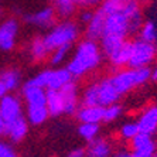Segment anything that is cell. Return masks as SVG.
I'll use <instances>...</instances> for the list:
<instances>
[{
  "label": "cell",
  "mask_w": 157,
  "mask_h": 157,
  "mask_svg": "<svg viewBox=\"0 0 157 157\" xmlns=\"http://www.w3.org/2000/svg\"><path fill=\"white\" fill-rule=\"evenodd\" d=\"M103 59V54L98 41L86 38L79 41L71 58L67 61V70L71 72L74 79L84 78L94 72Z\"/></svg>",
  "instance_id": "6da1fadb"
},
{
  "label": "cell",
  "mask_w": 157,
  "mask_h": 157,
  "mask_svg": "<svg viewBox=\"0 0 157 157\" xmlns=\"http://www.w3.org/2000/svg\"><path fill=\"white\" fill-rule=\"evenodd\" d=\"M21 95L26 103V117L30 124L40 126L45 123L50 117L47 109V89L24 84L21 88Z\"/></svg>",
  "instance_id": "7a4b0ae2"
},
{
  "label": "cell",
  "mask_w": 157,
  "mask_h": 157,
  "mask_svg": "<svg viewBox=\"0 0 157 157\" xmlns=\"http://www.w3.org/2000/svg\"><path fill=\"white\" fill-rule=\"evenodd\" d=\"M109 78L117 92L122 96H124L130 91L143 86L149 81H151V68L150 67H143V68L124 67L121 70H116Z\"/></svg>",
  "instance_id": "3957f363"
},
{
  "label": "cell",
  "mask_w": 157,
  "mask_h": 157,
  "mask_svg": "<svg viewBox=\"0 0 157 157\" xmlns=\"http://www.w3.org/2000/svg\"><path fill=\"white\" fill-rule=\"evenodd\" d=\"M81 29L75 21L70 18H62V21L55 23L51 29L44 34V41L50 48V51L64 45H74L79 40Z\"/></svg>",
  "instance_id": "277c9868"
},
{
  "label": "cell",
  "mask_w": 157,
  "mask_h": 157,
  "mask_svg": "<svg viewBox=\"0 0 157 157\" xmlns=\"http://www.w3.org/2000/svg\"><path fill=\"white\" fill-rule=\"evenodd\" d=\"M157 59V44L149 43L142 38H136L132 41L130 47V59L129 65L132 68H143L151 67Z\"/></svg>",
  "instance_id": "5b68a950"
},
{
  "label": "cell",
  "mask_w": 157,
  "mask_h": 157,
  "mask_svg": "<svg viewBox=\"0 0 157 157\" xmlns=\"http://www.w3.org/2000/svg\"><path fill=\"white\" fill-rule=\"evenodd\" d=\"M20 24L14 17L4 18L0 21V51L9 52L14 50L18 38Z\"/></svg>",
  "instance_id": "8992f818"
},
{
  "label": "cell",
  "mask_w": 157,
  "mask_h": 157,
  "mask_svg": "<svg viewBox=\"0 0 157 157\" xmlns=\"http://www.w3.org/2000/svg\"><path fill=\"white\" fill-rule=\"evenodd\" d=\"M57 17L58 16L52 9V6H47V7L38 9V10L33 11V13L26 14L23 17V20L29 26L37 27V29L41 30H48L57 23Z\"/></svg>",
  "instance_id": "52a82bcc"
},
{
  "label": "cell",
  "mask_w": 157,
  "mask_h": 157,
  "mask_svg": "<svg viewBox=\"0 0 157 157\" xmlns=\"http://www.w3.org/2000/svg\"><path fill=\"white\" fill-rule=\"evenodd\" d=\"M62 95V101H64V115H75L78 108L81 105L79 99V86L75 82V79L70 81L67 85L59 89Z\"/></svg>",
  "instance_id": "ba28073f"
},
{
  "label": "cell",
  "mask_w": 157,
  "mask_h": 157,
  "mask_svg": "<svg viewBox=\"0 0 157 157\" xmlns=\"http://www.w3.org/2000/svg\"><path fill=\"white\" fill-rule=\"evenodd\" d=\"M156 150L157 144L153 136L147 135V133L140 132L136 137L130 140V153L136 157H153Z\"/></svg>",
  "instance_id": "9c48e42d"
},
{
  "label": "cell",
  "mask_w": 157,
  "mask_h": 157,
  "mask_svg": "<svg viewBox=\"0 0 157 157\" xmlns=\"http://www.w3.org/2000/svg\"><path fill=\"white\" fill-rule=\"evenodd\" d=\"M0 112H2L6 122H10L13 119H17V117L26 115L24 109H23L21 99L10 92L0 99Z\"/></svg>",
  "instance_id": "30bf717a"
},
{
  "label": "cell",
  "mask_w": 157,
  "mask_h": 157,
  "mask_svg": "<svg viewBox=\"0 0 157 157\" xmlns=\"http://www.w3.org/2000/svg\"><path fill=\"white\" fill-rule=\"evenodd\" d=\"M29 128H30L29 121H27L26 115H23V116L17 117V119L6 122L3 135L7 136L11 143H18L26 139L27 133H29Z\"/></svg>",
  "instance_id": "8fae6325"
},
{
  "label": "cell",
  "mask_w": 157,
  "mask_h": 157,
  "mask_svg": "<svg viewBox=\"0 0 157 157\" xmlns=\"http://www.w3.org/2000/svg\"><path fill=\"white\" fill-rule=\"evenodd\" d=\"M96 86H98V103L101 106H108L121 101L122 95L117 92L109 77L96 81Z\"/></svg>",
  "instance_id": "7c38bea8"
},
{
  "label": "cell",
  "mask_w": 157,
  "mask_h": 157,
  "mask_svg": "<svg viewBox=\"0 0 157 157\" xmlns=\"http://www.w3.org/2000/svg\"><path fill=\"white\" fill-rule=\"evenodd\" d=\"M105 106L101 105H79L75 117L79 123H102Z\"/></svg>",
  "instance_id": "4fadbf2b"
},
{
  "label": "cell",
  "mask_w": 157,
  "mask_h": 157,
  "mask_svg": "<svg viewBox=\"0 0 157 157\" xmlns=\"http://www.w3.org/2000/svg\"><path fill=\"white\" fill-rule=\"evenodd\" d=\"M105 18H106V14L99 7L96 10H94V14H92L91 20L85 24V37L91 38V40L99 41V38L103 34Z\"/></svg>",
  "instance_id": "5bb4252c"
},
{
  "label": "cell",
  "mask_w": 157,
  "mask_h": 157,
  "mask_svg": "<svg viewBox=\"0 0 157 157\" xmlns=\"http://www.w3.org/2000/svg\"><path fill=\"white\" fill-rule=\"evenodd\" d=\"M136 122L139 124L142 133L154 136L157 133V105H150L146 109H143Z\"/></svg>",
  "instance_id": "9a60e30c"
},
{
  "label": "cell",
  "mask_w": 157,
  "mask_h": 157,
  "mask_svg": "<svg viewBox=\"0 0 157 157\" xmlns=\"http://www.w3.org/2000/svg\"><path fill=\"white\" fill-rule=\"evenodd\" d=\"M27 51L31 61L34 62H41L45 61V59L50 57V48L47 47V44L44 41L43 36H36L31 38V41L29 43V47H27Z\"/></svg>",
  "instance_id": "2e32d148"
},
{
  "label": "cell",
  "mask_w": 157,
  "mask_h": 157,
  "mask_svg": "<svg viewBox=\"0 0 157 157\" xmlns=\"http://www.w3.org/2000/svg\"><path fill=\"white\" fill-rule=\"evenodd\" d=\"M72 75L67 67L61 68V67H55L54 70H48V84L47 89H61L64 85H67L70 81H72Z\"/></svg>",
  "instance_id": "e0dca14e"
},
{
  "label": "cell",
  "mask_w": 157,
  "mask_h": 157,
  "mask_svg": "<svg viewBox=\"0 0 157 157\" xmlns=\"http://www.w3.org/2000/svg\"><path fill=\"white\" fill-rule=\"evenodd\" d=\"M130 47L132 41H124L119 48H116L109 57H106V59L109 61V64L116 70H121L129 65V59H130Z\"/></svg>",
  "instance_id": "ac0fdd59"
},
{
  "label": "cell",
  "mask_w": 157,
  "mask_h": 157,
  "mask_svg": "<svg viewBox=\"0 0 157 157\" xmlns=\"http://www.w3.org/2000/svg\"><path fill=\"white\" fill-rule=\"evenodd\" d=\"M85 153H86V157H110L112 146L103 137H95L91 142H88Z\"/></svg>",
  "instance_id": "d6986e66"
},
{
  "label": "cell",
  "mask_w": 157,
  "mask_h": 157,
  "mask_svg": "<svg viewBox=\"0 0 157 157\" xmlns=\"http://www.w3.org/2000/svg\"><path fill=\"white\" fill-rule=\"evenodd\" d=\"M51 3L58 17L70 18L75 14L77 9L84 4V0H51Z\"/></svg>",
  "instance_id": "ffe728a7"
},
{
  "label": "cell",
  "mask_w": 157,
  "mask_h": 157,
  "mask_svg": "<svg viewBox=\"0 0 157 157\" xmlns=\"http://www.w3.org/2000/svg\"><path fill=\"white\" fill-rule=\"evenodd\" d=\"M47 109L51 117L64 115V101L59 89H47Z\"/></svg>",
  "instance_id": "44dd1931"
},
{
  "label": "cell",
  "mask_w": 157,
  "mask_h": 157,
  "mask_svg": "<svg viewBox=\"0 0 157 157\" xmlns=\"http://www.w3.org/2000/svg\"><path fill=\"white\" fill-rule=\"evenodd\" d=\"M0 77L3 79L4 85L7 86L9 92H14L21 86V72L17 68H6L0 71Z\"/></svg>",
  "instance_id": "7402d4cb"
},
{
  "label": "cell",
  "mask_w": 157,
  "mask_h": 157,
  "mask_svg": "<svg viewBox=\"0 0 157 157\" xmlns=\"http://www.w3.org/2000/svg\"><path fill=\"white\" fill-rule=\"evenodd\" d=\"M71 48H72V45H64V47H58V48H55V50H52L50 52V57H48L50 64L52 67H59L61 64L67 62L68 58H70Z\"/></svg>",
  "instance_id": "603a6c76"
},
{
  "label": "cell",
  "mask_w": 157,
  "mask_h": 157,
  "mask_svg": "<svg viewBox=\"0 0 157 157\" xmlns=\"http://www.w3.org/2000/svg\"><path fill=\"white\" fill-rule=\"evenodd\" d=\"M137 34H139V38H142V40L157 44V26H156V23L151 21V20L143 21Z\"/></svg>",
  "instance_id": "cb8c5ba5"
},
{
  "label": "cell",
  "mask_w": 157,
  "mask_h": 157,
  "mask_svg": "<svg viewBox=\"0 0 157 157\" xmlns=\"http://www.w3.org/2000/svg\"><path fill=\"white\" fill-rule=\"evenodd\" d=\"M101 126L99 123H79L78 126V135L86 142H91L92 139L98 137Z\"/></svg>",
  "instance_id": "d4e9b609"
},
{
  "label": "cell",
  "mask_w": 157,
  "mask_h": 157,
  "mask_svg": "<svg viewBox=\"0 0 157 157\" xmlns=\"http://www.w3.org/2000/svg\"><path fill=\"white\" fill-rule=\"evenodd\" d=\"M122 115H123V106L119 102L108 105L105 106V110H103V122L105 123L116 122L119 117H122Z\"/></svg>",
  "instance_id": "484cf974"
},
{
  "label": "cell",
  "mask_w": 157,
  "mask_h": 157,
  "mask_svg": "<svg viewBox=\"0 0 157 157\" xmlns=\"http://www.w3.org/2000/svg\"><path fill=\"white\" fill-rule=\"evenodd\" d=\"M139 133H140V128H139V124H137L136 121L124 122V123L121 126V130H119L121 137L123 140H128V142H130V140L133 139V137H136Z\"/></svg>",
  "instance_id": "4316f807"
},
{
  "label": "cell",
  "mask_w": 157,
  "mask_h": 157,
  "mask_svg": "<svg viewBox=\"0 0 157 157\" xmlns=\"http://www.w3.org/2000/svg\"><path fill=\"white\" fill-rule=\"evenodd\" d=\"M27 84L34 85V86L43 88V89H47V84H48V70L40 71L38 74H36L33 78H30L27 81Z\"/></svg>",
  "instance_id": "83f0119b"
},
{
  "label": "cell",
  "mask_w": 157,
  "mask_h": 157,
  "mask_svg": "<svg viewBox=\"0 0 157 157\" xmlns=\"http://www.w3.org/2000/svg\"><path fill=\"white\" fill-rule=\"evenodd\" d=\"M0 157H18V154L11 147V144L0 142Z\"/></svg>",
  "instance_id": "f1b7e54d"
},
{
  "label": "cell",
  "mask_w": 157,
  "mask_h": 157,
  "mask_svg": "<svg viewBox=\"0 0 157 157\" xmlns=\"http://www.w3.org/2000/svg\"><path fill=\"white\" fill-rule=\"evenodd\" d=\"M92 14H94V11H92L91 9H86V7H85V10L79 13V21L82 23V24H86V23L91 20Z\"/></svg>",
  "instance_id": "f546056e"
},
{
  "label": "cell",
  "mask_w": 157,
  "mask_h": 157,
  "mask_svg": "<svg viewBox=\"0 0 157 157\" xmlns=\"http://www.w3.org/2000/svg\"><path fill=\"white\" fill-rule=\"evenodd\" d=\"M65 157H86V153H85V149L78 147V149H74L72 151H70Z\"/></svg>",
  "instance_id": "4dcf8cb0"
},
{
  "label": "cell",
  "mask_w": 157,
  "mask_h": 157,
  "mask_svg": "<svg viewBox=\"0 0 157 157\" xmlns=\"http://www.w3.org/2000/svg\"><path fill=\"white\" fill-rule=\"evenodd\" d=\"M102 2H103V0H84V4H82V7H86V9L99 7Z\"/></svg>",
  "instance_id": "1f68e13d"
},
{
  "label": "cell",
  "mask_w": 157,
  "mask_h": 157,
  "mask_svg": "<svg viewBox=\"0 0 157 157\" xmlns=\"http://www.w3.org/2000/svg\"><path fill=\"white\" fill-rule=\"evenodd\" d=\"M7 94H9V89H7V86L4 85L3 79H2V77H0V99L3 98L4 95H7Z\"/></svg>",
  "instance_id": "d6a6232c"
},
{
  "label": "cell",
  "mask_w": 157,
  "mask_h": 157,
  "mask_svg": "<svg viewBox=\"0 0 157 157\" xmlns=\"http://www.w3.org/2000/svg\"><path fill=\"white\" fill-rule=\"evenodd\" d=\"M151 81H157V59L154 61V67L151 68Z\"/></svg>",
  "instance_id": "836d02e7"
},
{
  "label": "cell",
  "mask_w": 157,
  "mask_h": 157,
  "mask_svg": "<svg viewBox=\"0 0 157 157\" xmlns=\"http://www.w3.org/2000/svg\"><path fill=\"white\" fill-rule=\"evenodd\" d=\"M4 124H6V121H4L3 115L0 112V135H3V130H4Z\"/></svg>",
  "instance_id": "e575fe53"
},
{
  "label": "cell",
  "mask_w": 157,
  "mask_h": 157,
  "mask_svg": "<svg viewBox=\"0 0 157 157\" xmlns=\"http://www.w3.org/2000/svg\"><path fill=\"white\" fill-rule=\"evenodd\" d=\"M115 157H136V156H133V154H132L130 151H122V153L116 154Z\"/></svg>",
  "instance_id": "d590c367"
},
{
  "label": "cell",
  "mask_w": 157,
  "mask_h": 157,
  "mask_svg": "<svg viewBox=\"0 0 157 157\" xmlns=\"http://www.w3.org/2000/svg\"><path fill=\"white\" fill-rule=\"evenodd\" d=\"M153 157H157V150H156V153H154V154H153Z\"/></svg>",
  "instance_id": "8d00e7d4"
},
{
  "label": "cell",
  "mask_w": 157,
  "mask_h": 157,
  "mask_svg": "<svg viewBox=\"0 0 157 157\" xmlns=\"http://www.w3.org/2000/svg\"><path fill=\"white\" fill-rule=\"evenodd\" d=\"M0 16H2V7H0Z\"/></svg>",
  "instance_id": "74e56055"
},
{
  "label": "cell",
  "mask_w": 157,
  "mask_h": 157,
  "mask_svg": "<svg viewBox=\"0 0 157 157\" xmlns=\"http://www.w3.org/2000/svg\"><path fill=\"white\" fill-rule=\"evenodd\" d=\"M136 2H140V0H136Z\"/></svg>",
  "instance_id": "f35d334b"
}]
</instances>
